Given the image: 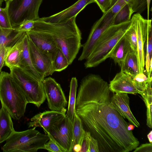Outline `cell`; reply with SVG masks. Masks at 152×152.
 Listing matches in <instances>:
<instances>
[{
    "label": "cell",
    "instance_id": "e575fe53",
    "mask_svg": "<svg viewBox=\"0 0 152 152\" xmlns=\"http://www.w3.org/2000/svg\"><path fill=\"white\" fill-rule=\"evenodd\" d=\"M34 21L27 20L22 23L18 26L14 28L15 33H24L29 31L34 27Z\"/></svg>",
    "mask_w": 152,
    "mask_h": 152
},
{
    "label": "cell",
    "instance_id": "f1b7e54d",
    "mask_svg": "<svg viewBox=\"0 0 152 152\" xmlns=\"http://www.w3.org/2000/svg\"><path fill=\"white\" fill-rule=\"evenodd\" d=\"M133 79L136 88L140 94L152 83V78H148L144 73H139Z\"/></svg>",
    "mask_w": 152,
    "mask_h": 152
},
{
    "label": "cell",
    "instance_id": "8d00e7d4",
    "mask_svg": "<svg viewBox=\"0 0 152 152\" xmlns=\"http://www.w3.org/2000/svg\"><path fill=\"white\" fill-rule=\"evenodd\" d=\"M103 12L105 13L110 8L112 0H94Z\"/></svg>",
    "mask_w": 152,
    "mask_h": 152
},
{
    "label": "cell",
    "instance_id": "b9f144b4",
    "mask_svg": "<svg viewBox=\"0 0 152 152\" xmlns=\"http://www.w3.org/2000/svg\"><path fill=\"white\" fill-rule=\"evenodd\" d=\"M151 0H146L147 8V9L148 19H149V12L150 10V5Z\"/></svg>",
    "mask_w": 152,
    "mask_h": 152
},
{
    "label": "cell",
    "instance_id": "603a6c76",
    "mask_svg": "<svg viewBox=\"0 0 152 152\" xmlns=\"http://www.w3.org/2000/svg\"><path fill=\"white\" fill-rule=\"evenodd\" d=\"M77 87V79L76 77H73L70 83L68 110L66 114V115L72 122L75 113V104Z\"/></svg>",
    "mask_w": 152,
    "mask_h": 152
},
{
    "label": "cell",
    "instance_id": "6da1fadb",
    "mask_svg": "<svg viewBox=\"0 0 152 152\" xmlns=\"http://www.w3.org/2000/svg\"><path fill=\"white\" fill-rule=\"evenodd\" d=\"M109 84L90 74L81 82L75 112L87 131L98 141L99 152H129L139 145L129 124L113 106Z\"/></svg>",
    "mask_w": 152,
    "mask_h": 152
},
{
    "label": "cell",
    "instance_id": "52a82bcc",
    "mask_svg": "<svg viewBox=\"0 0 152 152\" xmlns=\"http://www.w3.org/2000/svg\"><path fill=\"white\" fill-rule=\"evenodd\" d=\"M42 1L43 0H10L6 2L12 27H16L25 21H35L39 18V11Z\"/></svg>",
    "mask_w": 152,
    "mask_h": 152
},
{
    "label": "cell",
    "instance_id": "7a4b0ae2",
    "mask_svg": "<svg viewBox=\"0 0 152 152\" xmlns=\"http://www.w3.org/2000/svg\"><path fill=\"white\" fill-rule=\"evenodd\" d=\"M39 18L34 21V26L51 37L69 64H71L82 47L81 33L76 24V18L58 23L45 22Z\"/></svg>",
    "mask_w": 152,
    "mask_h": 152
},
{
    "label": "cell",
    "instance_id": "9c48e42d",
    "mask_svg": "<svg viewBox=\"0 0 152 152\" xmlns=\"http://www.w3.org/2000/svg\"><path fill=\"white\" fill-rule=\"evenodd\" d=\"M134 24L137 41V58L139 73H144L145 55L144 45L148 34L152 31L151 20L144 18L140 13H136L131 17Z\"/></svg>",
    "mask_w": 152,
    "mask_h": 152
},
{
    "label": "cell",
    "instance_id": "f546056e",
    "mask_svg": "<svg viewBox=\"0 0 152 152\" xmlns=\"http://www.w3.org/2000/svg\"><path fill=\"white\" fill-rule=\"evenodd\" d=\"M133 13L131 8L128 4H126L116 15L114 19V25L130 20Z\"/></svg>",
    "mask_w": 152,
    "mask_h": 152
},
{
    "label": "cell",
    "instance_id": "1f68e13d",
    "mask_svg": "<svg viewBox=\"0 0 152 152\" xmlns=\"http://www.w3.org/2000/svg\"><path fill=\"white\" fill-rule=\"evenodd\" d=\"M151 31L148 35L146 40V53L145 55V66L146 75L149 72L151 59L152 58V33Z\"/></svg>",
    "mask_w": 152,
    "mask_h": 152
},
{
    "label": "cell",
    "instance_id": "9a60e30c",
    "mask_svg": "<svg viewBox=\"0 0 152 152\" xmlns=\"http://www.w3.org/2000/svg\"><path fill=\"white\" fill-rule=\"evenodd\" d=\"M94 2V0H78L67 8L51 16L39 18L41 20L51 23L65 22L74 17L88 5Z\"/></svg>",
    "mask_w": 152,
    "mask_h": 152
},
{
    "label": "cell",
    "instance_id": "4dcf8cb0",
    "mask_svg": "<svg viewBox=\"0 0 152 152\" xmlns=\"http://www.w3.org/2000/svg\"><path fill=\"white\" fill-rule=\"evenodd\" d=\"M125 35L130 44L132 50L137 56V41L136 32L133 24L131 23Z\"/></svg>",
    "mask_w": 152,
    "mask_h": 152
},
{
    "label": "cell",
    "instance_id": "83f0119b",
    "mask_svg": "<svg viewBox=\"0 0 152 152\" xmlns=\"http://www.w3.org/2000/svg\"><path fill=\"white\" fill-rule=\"evenodd\" d=\"M13 30V28H4L0 27V45H4L6 47L8 46L20 36L19 34L15 33L14 35L12 36Z\"/></svg>",
    "mask_w": 152,
    "mask_h": 152
},
{
    "label": "cell",
    "instance_id": "ee69618b",
    "mask_svg": "<svg viewBox=\"0 0 152 152\" xmlns=\"http://www.w3.org/2000/svg\"><path fill=\"white\" fill-rule=\"evenodd\" d=\"M134 126L133 124H129L127 126V129L129 131H132L134 129Z\"/></svg>",
    "mask_w": 152,
    "mask_h": 152
},
{
    "label": "cell",
    "instance_id": "7c38bea8",
    "mask_svg": "<svg viewBox=\"0 0 152 152\" xmlns=\"http://www.w3.org/2000/svg\"><path fill=\"white\" fill-rule=\"evenodd\" d=\"M26 33L37 48L49 56L52 61L58 48L51 37L34 26L33 29Z\"/></svg>",
    "mask_w": 152,
    "mask_h": 152
},
{
    "label": "cell",
    "instance_id": "ac0fdd59",
    "mask_svg": "<svg viewBox=\"0 0 152 152\" xmlns=\"http://www.w3.org/2000/svg\"><path fill=\"white\" fill-rule=\"evenodd\" d=\"M109 87L111 92L114 93L140 94L134 85L133 78L121 71L110 81Z\"/></svg>",
    "mask_w": 152,
    "mask_h": 152
},
{
    "label": "cell",
    "instance_id": "4fadbf2b",
    "mask_svg": "<svg viewBox=\"0 0 152 152\" xmlns=\"http://www.w3.org/2000/svg\"><path fill=\"white\" fill-rule=\"evenodd\" d=\"M28 38L29 51L33 66L43 81L45 77L52 75L54 72L52 60L48 56L40 51Z\"/></svg>",
    "mask_w": 152,
    "mask_h": 152
},
{
    "label": "cell",
    "instance_id": "2e32d148",
    "mask_svg": "<svg viewBox=\"0 0 152 152\" xmlns=\"http://www.w3.org/2000/svg\"><path fill=\"white\" fill-rule=\"evenodd\" d=\"M26 34V32L24 33L12 43L6 47L4 65L10 69L20 66Z\"/></svg>",
    "mask_w": 152,
    "mask_h": 152
},
{
    "label": "cell",
    "instance_id": "5b68a950",
    "mask_svg": "<svg viewBox=\"0 0 152 152\" xmlns=\"http://www.w3.org/2000/svg\"><path fill=\"white\" fill-rule=\"evenodd\" d=\"M49 140L48 135L33 128L22 132L15 131L6 140L2 148L4 152H36L43 149Z\"/></svg>",
    "mask_w": 152,
    "mask_h": 152
},
{
    "label": "cell",
    "instance_id": "ab89813d",
    "mask_svg": "<svg viewBox=\"0 0 152 152\" xmlns=\"http://www.w3.org/2000/svg\"><path fill=\"white\" fill-rule=\"evenodd\" d=\"M81 148L80 152H88V143L86 131L83 138L80 144Z\"/></svg>",
    "mask_w": 152,
    "mask_h": 152
},
{
    "label": "cell",
    "instance_id": "7402d4cb",
    "mask_svg": "<svg viewBox=\"0 0 152 152\" xmlns=\"http://www.w3.org/2000/svg\"><path fill=\"white\" fill-rule=\"evenodd\" d=\"M120 66L121 71L134 77L139 73L137 54L131 50Z\"/></svg>",
    "mask_w": 152,
    "mask_h": 152
},
{
    "label": "cell",
    "instance_id": "f35d334b",
    "mask_svg": "<svg viewBox=\"0 0 152 152\" xmlns=\"http://www.w3.org/2000/svg\"><path fill=\"white\" fill-rule=\"evenodd\" d=\"M7 52V48L4 45H0V73L4 65V62Z\"/></svg>",
    "mask_w": 152,
    "mask_h": 152
},
{
    "label": "cell",
    "instance_id": "74e56055",
    "mask_svg": "<svg viewBox=\"0 0 152 152\" xmlns=\"http://www.w3.org/2000/svg\"><path fill=\"white\" fill-rule=\"evenodd\" d=\"M134 152H152V144L146 143L137 147L133 151Z\"/></svg>",
    "mask_w": 152,
    "mask_h": 152
},
{
    "label": "cell",
    "instance_id": "60d3db41",
    "mask_svg": "<svg viewBox=\"0 0 152 152\" xmlns=\"http://www.w3.org/2000/svg\"><path fill=\"white\" fill-rule=\"evenodd\" d=\"M81 148V145L80 144H77L74 145L72 148V151L80 152Z\"/></svg>",
    "mask_w": 152,
    "mask_h": 152
},
{
    "label": "cell",
    "instance_id": "30bf717a",
    "mask_svg": "<svg viewBox=\"0 0 152 152\" xmlns=\"http://www.w3.org/2000/svg\"><path fill=\"white\" fill-rule=\"evenodd\" d=\"M42 82L49 108L66 113L67 102L60 84L50 77L44 78Z\"/></svg>",
    "mask_w": 152,
    "mask_h": 152
},
{
    "label": "cell",
    "instance_id": "8fae6325",
    "mask_svg": "<svg viewBox=\"0 0 152 152\" xmlns=\"http://www.w3.org/2000/svg\"><path fill=\"white\" fill-rule=\"evenodd\" d=\"M72 131L73 122L65 115L52 126L48 134L51 135L66 152H71Z\"/></svg>",
    "mask_w": 152,
    "mask_h": 152
},
{
    "label": "cell",
    "instance_id": "5bb4252c",
    "mask_svg": "<svg viewBox=\"0 0 152 152\" xmlns=\"http://www.w3.org/2000/svg\"><path fill=\"white\" fill-rule=\"evenodd\" d=\"M66 113L53 110L40 113L33 117L28 123L29 128L37 127L42 128L45 134L49 132L52 126L64 117Z\"/></svg>",
    "mask_w": 152,
    "mask_h": 152
},
{
    "label": "cell",
    "instance_id": "484cf974",
    "mask_svg": "<svg viewBox=\"0 0 152 152\" xmlns=\"http://www.w3.org/2000/svg\"><path fill=\"white\" fill-rule=\"evenodd\" d=\"M128 4L134 13H140L147 8L146 0H112V4H116L123 7Z\"/></svg>",
    "mask_w": 152,
    "mask_h": 152
},
{
    "label": "cell",
    "instance_id": "ffe728a7",
    "mask_svg": "<svg viewBox=\"0 0 152 152\" xmlns=\"http://www.w3.org/2000/svg\"><path fill=\"white\" fill-rule=\"evenodd\" d=\"M15 131L12 117L2 106L0 111V143L6 141Z\"/></svg>",
    "mask_w": 152,
    "mask_h": 152
},
{
    "label": "cell",
    "instance_id": "44dd1931",
    "mask_svg": "<svg viewBox=\"0 0 152 152\" xmlns=\"http://www.w3.org/2000/svg\"><path fill=\"white\" fill-rule=\"evenodd\" d=\"M132 50L130 44L125 34L117 43L110 58L120 66Z\"/></svg>",
    "mask_w": 152,
    "mask_h": 152
},
{
    "label": "cell",
    "instance_id": "8992f818",
    "mask_svg": "<svg viewBox=\"0 0 152 152\" xmlns=\"http://www.w3.org/2000/svg\"><path fill=\"white\" fill-rule=\"evenodd\" d=\"M10 70L11 77L23 93L28 103L39 107L46 99L42 82L30 77L19 68H13Z\"/></svg>",
    "mask_w": 152,
    "mask_h": 152
},
{
    "label": "cell",
    "instance_id": "e0dca14e",
    "mask_svg": "<svg viewBox=\"0 0 152 152\" xmlns=\"http://www.w3.org/2000/svg\"><path fill=\"white\" fill-rule=\"evenodd\" d=\"M111 101L113 107L124 118L127 119L137 127L140 126L139 123L130 109L129 98L128 94L116 93L111 97Z\"/></svg>",
    "mask_w": 152,
    "mask_h": 152
},
{
    "label": "cell",
    "instance_id": "ba28073f",
    "mask_svg": "<svg viewBox=\"0 0 152 152\" xmlns=\"http://www.w3.org/2000/svg\"><path fill=\"white\" fill-rule=\"evenodd\" d=\"M115 15L109 9L94 24L87 41L82 45V52L78 58L79 61L87 59L104 32L109 26L114 25Z\"/></svg>",
    "mask_w": 152,
    "mask_h": 152
},
{
    "label": "cell",
    "instance_id": "7bdbcfd3",
    "mask_svg": "<svg viewBox=\"0 0 152 152\" xmlns=\"http://www.w3.org/2000/svg\"><path fill=\"white\" fill-rule=\"evenodd\" d=\"M147 137L150 143L152 142V131H151L147 135Z\"/></svg>",
    "mask_w": 152,
    "mask_h": 152
},
{
    "label": "cell",
    "instance_id": "277c9868",
    "mask_svg": "<svg viewBox=\"0 0 152 152\" xmlns=\"http://www.w3.org/2000/svg\"><path fill=\"white\" fill-rule=\"evenodd\" d=\"M0 100L2 106L16 120H20L24 115L28 103L10 74L4 71L0 73Z\"/></svg>",
    "mask_w": 152,
    "mask_h": 152
},
{
    "label": "cell",
    "instance_id": "4316f807",
    "mask_svg": "<svg viewBox=\"0 0 152 152\" xmlns=\"http://www.w3.org/2000/svg\"><path fill=\"white\" fill-rule=\"evenodd\" d=\"M52 64L54 72L61 71L69 65L66 58L58 48L52 59Z\"/></svg>",
    "mask_w": 152,
    "mask_h": 152
},
{
    "label": "cell",
    "instance_id": "d590c367",
    "mask_svg": "<svg viewBox=\"0 0 152 152\" xmlns=\"http://www.w3.org/2000/svg\"><path fill=\"white\" fill-rule=\"evenodd\" d=\"M86 131L88 140V152H99L97 141L91 135L89 132Z\"/></svg>",
    "mask_w": 152,
    "mask_h": 152
},
{
    "label": "cell",
    "instance_id": "3957f363",
    "mask_svg": "<svg viewBox=\"0 0 152 152\" xmlns=\"http://www.w3.org/2000/svg\"><path fill=\"white\" fill-rule=\"evenodd\" d=\"M131 23V20L109 26L104 32L88 58L86 68L96 66L110 58L113 50L124 36Z\"/></svg>",
    "mask_w": 152,
    "mask_h": 152
},
{
    "label": "cell",
    "instance_id": "d4e9b609",
    "mask_svg": "<svg viewBox=\"0 0 152 152\" xmlns=\"http://www.w3.org/2000/svg\"><path fill=\"white\" fill-rule=\"evenodd\" d=\"M152 83L147 88L140 94L146 107L147 125L152 128Z\"/></svg>",
    "mask_w": 152,
    "mask_h": 152
},
{
    "label": "cell",
    "instance_id": "bcb514c9",
    "mask_svg": "<svg viewBox=\"0 0 152 152\" xmlns=\"http://www.w3.org/2000/svg\"><path fill=\"white\" fill-rule=\"evenodd\" d=\"M1 0V1H2L3 2L4 1H5V2H7L8 1H10V0Z\"/></svg>",
    "mask_w": 152,
    "mask_h": 152
},
{
    "label": "cell",
    "instance_id": "cb8c5ba5",
    "mask_svg": "<svg viewBox=\"0 0 152 152\" xmlns=\"http://www.w3.org/2000/svg\"><path fill=\"white\" fill-rule=\"evenodd\" d=\"M85 132L80 119L75 112L73 122L72 139L71 147L72 152L74 145L78 144L80 145Z\"/></svg>",
    "mask_w": 152,
    "mask_h": 152
},
{
    "label": "cell",
    "instance_id": "d6986e66",
    "mask_svg": "<svg viewBox=\"0 0 152 152\" xmlns=\"http://www.w3.org/2000/svg\"><path fill=\"white\" fill-rule=\"evenodd\" d=\"M19 68L22 72L30 77L37 80H42L34 67L31 59L28 45V36L26 35L23 45V49Z\"/></svg>",
    "mask_w": 152,
    "mask_h": 152
},
{
    "label": "cell",
    "instance_id": "836d02e7",
    "mask_svg": "<svg viewBox=\"0 0 152 152\" xmlns=\"http://www.w3.org/2000/svg\"><path fill=\"white\" fill-rule=\"evenodd\" d=\"M49 138V141L44 145L43 149L49 152H66V151L59 145L49 134H48Z\"/></svg>",
    "mask_w": 152,
    "mask_h": 152
},
{
    "label": "cell",
    "instance_id": "d6a6232c",
    "mask_svg": "<svg viewBox=\"0 0 152 152\" xmlns=\"http://www.w3.org/2000/svg\"><path fill=\"white\" fill-rule=\"evenodd\" d=\"M0 27L4 28H12L8 11V4L6 2L4 8L0 7Z\"/></svg>",
    "mask_w": 152,
    "mask_h": 152
},
{
    "label": "cell",
    "instance_id": "f6af8a7d",
    "mask_svg": "<svg viewBox=\"0 0 152 152\" xmlns=\"http://www.w3.org/2000/svg\"><path fill=\"white\" fill-rule=\"evenodd\" d=\"M3 1H2L0 0V7H1L2 4V3H3Z\"/></svg>",
    "mask_w": 152,
    "mask_h": 152
},
{
    "label": "cell",
    "instance_id": "7dc6e473",
    "mask_svg": "<svg viewBox=\"0 0 152 152\" xmlns=\"http://www.w3.org/2000/svg\"></svg>",
    "mask_w": 152,
    "mask_h": 152
}]
</instances>
